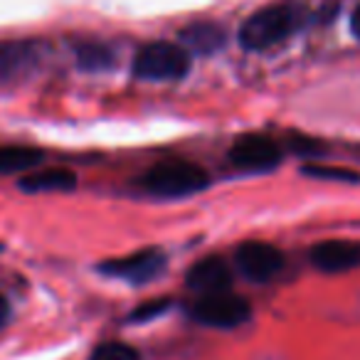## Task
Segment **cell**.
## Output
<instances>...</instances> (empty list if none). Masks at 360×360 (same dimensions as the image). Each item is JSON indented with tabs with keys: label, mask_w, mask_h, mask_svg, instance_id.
Wrapping results in <instances>:
<instances>
[{
	"label": "cell",
	"mask_w": 360,
	"mask_h": 360,
	"mask_svg": "<svg viewBox=\"0 0 360 360\" xmlns=\"http://www.w3.org/2000/svg\"><path fill=\"white\" fill-rule=\"evenodd\" d=\"M301 13L294 6H269L250 15L240 27V45L250 52H262L294 35Z\"/></svg>",
	"instance_id": "1"
},
{
	"label": "cell",
	"mask_w": 360,
	"mask_h": 360,
	"mask_svg": "<svg viewBox=\"0 0 360 360\" xmlns=\"http://www.w3.org/2000/svg\"><path fill=\"white\" fill-rule=\"evenodd\" d=\"M210 186V175L202 165L191 160H165L146 170L141 188L158 198H183L200 193Z\"/></svg>",
	"instance_id": "2"
},
{
	"label": "cell",
	"mask_w": 360,
	"mask_h": 360,
	"mask_svg": "<svg viewBox=\"0 0 360 360\" xmlns=\"http://www.w3.org/2000/svg\"><path fill=\"white\" fill-rule=\"evenodd\" d=\"M191 72V52L175 42H150L134 60V77L143 82H173Z\"/></svg>",
	"instance_id": "3"
},
{
	"label": "cell",
	"mask_w": 360,
	"mask_h": 360,
	"mask_svg": "<svg viewBox=\"0 0 360 360\" xmlns=\"http://www.w3.org/2000/svg\"><path fill=\"white\" fill-rule=\"evenodd\" d=\"M191 316L202 326L212 328H237L245 321H250L252 306L247 299L222 291V294H205L191 306Z\"/></svg>",
	"instance_id": "4"
},
{
	"label": "cell",
	"mask_w": 360,
	"mask_h": 360,
	"mask_svg": "<svg viewBox=\"0 0 360 360\" xmlns=\"http://www.w3.org/2000/svg\"><path fill=\"white\" fill-rule=\"evenodd\" d=\"M165 269V255L155 247H146V250L131 252L126 257H116V259H106L99 264V271L106 276H116L129 284H146L153 281L163 274Z\"/></svg>",
	"instance_id": "5"
},
{
	"label": "cell",
	"mask_w": 360,
	"mask_h": 360,
	"mask_svg": "<svg viewBox=\"0 0 360 360\" xmlns=\"http://www.w3.org/2000/svg\"><path fill=\"white\" fill-rule=\"evenodd\" d=\"M235 264L250 281L264 284L284 269V255L269 242H242L235 252Z\"/></svg>",
	"instance_id": "6"
},
{
	"label": "cell",
	"mask_w": 360,
	"mask_h": 360,
	"mask_svg": "<svg viewBox=\"0 0 360 360\" xmlns=\"http://www.w3.org/2000/svg\"><path fill=\"white\" fill-rule=\"evenodd\" d=\"M230 160L242 170H271L281 160V146L264 134H247L232 143Z\"/></svg>",
	"instance_id": "7"
},
{
	"label": "cell",
	"mask_w": 360,
	"mask_h": 360,
	"mask_svg": "<svg viewBox=\"0 0 360 360\" xmlns=\"http://www.w3.org/2000/svg\"><path fill=\"white\" fill-rule=\"evenodd\" d=\"M186 284L200 296L222 294V291H230L232 286V269L220 255H207L188 269Z\"/></svg>",
	"instance_id": "8"
},
{
	"label": "cell",
	"mask_w": 360,
	"mask_h": 360,
	"mask_svg": "<svg viewBox=\"0 0 360 360\" xmlns=\"http://www.w3.org/2000/svg\"><path fill=\"white\" fill-rule=\"evenodd\" d=\"M42 60V45L35 40L0 42V82H15L30 75Z\"/></svg>",
	"instance_id": "9"
},
{
	"label": "cell",
	"mask_w": 360,
	"mask_h": 360,
	"mask_svg": "<svg viewBox=\"0 0 360 360\" xmlns=\"http://www.w3.org/2000/svg\"><path fill=\"white\" fill-rule=\"evenodd\" d=\"M311 264L326 274H343L360 266V245L348 240H326L311 250Z\"/></svg>",
	"instance_id": "10"
},
{
	"label": "cell",
	"mask_w": 360,
	"mask_h": 360,
	"mask_svg": "<svg viewBox=\"0 0 360 360\" xmlns=\"http://www.w3.org/2000/svg\"><path fill=\"white\" fill-rule=\"evenodd\" d=\"M18 188L22 193H70L77 188V173L67 168H35L18 180Z\"/></svg>",
	"instance_id": "11"
},
{
	"label": "cell",
	"mask_w": 360,
	"mask_h": 360,
	"mask_svg": "<svg viewBox=\"0 0 360 360\" xmlns=\"http://www.w3.org/2000/svg\"><path fill=\"white\" fill-rule=\"evenodd\" d=\"M225 30L215 22H193L186 30L180 32V42L188 47L191 52H198V55H210V52H217L225 47Z\"/></svg>",
	"instance_id": "12"
},
{
	"label": "cell",
	"mask_w": 360,
	"mask_h": 360,
	"mask_svg": "<svg viewBox=\"0 0 360 360\" xmlns=\"http://www.w3.org/2000/svg\"><path fill=\"white\" fill-rule=\"evenodd\" d=\"M45 153L32 146H3L0 148V175L22 173V170H35L42 163Z\"/></svg>",
	"instance_id": "13"
},
{
	"label": "cell",
	"mask_w": 360,
	"mask_h": 360,
	"mask_svg": "<svg viewBox=\"0 0 360 360\" xmlns=\"http://www.w3.org/2000/svg\"><path fill=\"white\" fill-rule=\"evenodd\" d=\"M77 62L82 70H109L114 65V52L101 42H82L77 45Z\"/></svg>",
	"instance_id": "14"
},
{
	"label": "cell",
	"mask_w": 360,
	"mask_h": 360,
	"mask_svg": "<svg viewBox=\"0 0 360 360\" xmlns=\"http://www.w3.org/2000/svg\"><path fill=\"white\" fill-rule=\"evenodd\" d=\"M304 175L316 180H338V183H358L360 173L358 170L343 168V165H323V163H306Z\"/></svg>",
	"instance_id": "15"
},
{
	"label": "cell",
	"mask_w": 360,
	"mask_h": 360,
	"mask_svg": "<svg viewBox=\"0 0 360 360\" xmlns=\"http://www.w3.org/2000/svg\"><path fill=\"white\" fill-rule=\"evenodd\" d=\"M89 360H141V355H139V350L131 348L129 343L109 340V343H101L99 348L91 350Z\"/></svg>",
	"instance_id": "16"
},
{
	"label": "cell",
	"mask_w": 360,
	"mask_h": 360,
	"mask_svg": "<svg viewBox=\"0 0 360 360\" xmlns=\"http://www.w3.org/2000/svg\"><path fill=\"white\" fill-rule=\"evenodd\" d=\"M170 309V299L168 296H163V299H155V301H146V304H141L139 309L131 314V321H150V319H155V316H160V314H165V311Z\"/></svg>",
	"instance_id": "17"
},
{
	"label": "cell",
	"mask_w": 360,
	"mask_h": 360,
	"mask_svg": "<svg viewBox=\"0 0 360 360\" xmlns=\"http://www.w3.org/2000/svg\"><path fill=\"white\" fill-rule=\"evenodd\" d=\"M8 319H11V301L0 294V326L6 323Z\"/></svg>",
	"instance_id": "18"
},
{
	"label": "cell",
	"mask_w": 360,
	"mask_h": 360,
	"mask_svg": "<svg viewBox=\"0 0 360 360\" xmlns=\"http://www.w3.org/2000/svg\"><path fill=\"white\" fill-rule=\"evenodd\" d=\"M350 27H353V32L360 37V6L355 8V13H353V18H350Z\"/></svg>",
	"instance_id": "19"
}]
</instances>
